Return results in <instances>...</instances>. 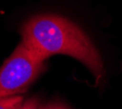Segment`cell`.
Masks as SVG:
<instances>
[{
  "label": "cell",
  "instance_id": "cell-1",
  "mask_svg": "<svg viewBox=\"0 0 122 109\" xmlns=\"http://www.w3.org/2000/svg\"><path fill=\"white\" fill-rule=\"evenodd\" d=\"M22 42L39 58L68 55L81 61L96 78L102 71V61L89 37L69 19L57 14L30 18L22 27Z\"/></svg>",
  "mask_w": 122,
  "mask_h": 109
},
{
  "label": "cell",
  "instance_id": "cell-2",
  "mask_svg": "<svg viewBox=\"0 0 122 109\" xmlns=\"http://www.w3.org/2000/svg\"><path fill=\"white\" fill-rule=\"evenodd\" d=\"M45 69V60L21 42L0 68V97L22 94Z\"/></svg>",
  "mask_w": 122,
  "mask_h": 109
},
{
  "label": "cell",
  "instance_id": "cell-5",
  "mask_svg": "<svg viewBox=\"0 0 122 109\" xmlns=\"http://www.w3.org/2000/svg\"><path fill=\"white\" fill-rule=\"evenodd\" d=\"M41 109H69V108H66V106H62V105L56 104V105H49V106L44 107V108H41Z\"/></svg>",
  "mask_w": 122,
  "mask_h": 109
},
{
  "label": "cell",
  "instance_id": "cell-3",
  "mask_svg": "<svg viewBox=\"0 0 122 109\" xmlns=\"http://www.w3.org/2000/svg\"><path fill=\"white\" fill-rule=\"evenodd\" d=\"M23 103L22 95L0 97V109H18Z\"/></svg>",
  "mask_w": 122,
  "mask_h": 109
},
{
  "label": "cell",
  "instance_id": "cell-4",
  "mask_svg": "<svg viewBox=\"0 0 122 109\" xmlns=\"http://www.w3.org/2000/svg\"><path fill=\"white\" fill-rule=\"evenodd\" d=\"M38 100L36 98H30L25 102H23L18 109H37Z\"/></svg>",
  "mask_w": 122,
  "mask_h": 109
}]
</instances>
